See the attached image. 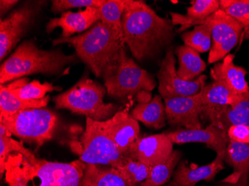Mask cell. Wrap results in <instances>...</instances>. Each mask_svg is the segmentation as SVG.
I'll list each match as a JSON object with an SVG mask.
<instances>
[{"instance_id":"6da1fadb","label":"cell","mask_w":249,"mask_h":186,"mask_svg":"<svg viewBox=\"0 0 249 186\" xmlns=\"http://www.w3.org/2000/svg\"><path fill=\"white\" fill-rule=\"evenodd\" d=\"M122 22L124 43L138 61L154 58L174 40L171 21L159 16L143 1L129 0Z\"/></svg>"},{"instance_id":"7a4b0ae2","label":"cell","mask_w":249,"mask_h":186,"mask_svg":"<svg viewBox=\"0 0 249 186\" xmlns=\"http://www.w3.org/2000/svg\"><path fill=\"white\" fill-rule=\"evenodd\" d=\"M53 46L68 43L75 54L97 78L103 79L114 75L125 52V43L121 35L102 21L89 30L69 38L53 40Z\"/></svg>"},{"instance_id":"3957f363","label":"cell","mask_w":249,"mask_h":186,"mask_svg":"<svg viewBox=\"0 0 249 186\" xmlns=\"http://www.w3.org/2000/svg\"><path fill=\"white\" fill-rule=\"evenodd\" d=\"M86 166L80 159L52 162L12 153L5 163L4 175L8 186H81Z\"/></svg>"},{"instance_id":"277c9868","label":"cell","mask_w":249,"mask_h":186,"mask_svg":"<svg viewBox=\"0 0 249 186\" xmlns=\"http://www.w3.org/2000/svg\"><path fill=\"white\" fill-rule=\"evenodd\" d=\"M76 54H66L62 50H43L33 40L19 43L0 67V83L15 81L27 75H58L66 67L79 62Z\"/></svg>"},{"instance_id":"5b68a950","label":"cell","mask_w":249,"mask_h":186,"mask_svg":"<svg viewBox=\"0 0 249 186\" xmlns=\"http://www.w3.org/2000/svg\"><path fill=\"white\" fill-rule=\"evenodd\" d=\"M106 93L103 85L83 77L71 89L54 96L53 101L57 109H65L95 121H106L120 110L117 104L104 101Z\"/></svg>"},{"instance_id":"8992f818","label":"cell","mask_w":249,"mask_h":186,"mask_svg":"<svg viewBox=\"0 0 249 186\" xmlns=\"http://www.w3.org/2000/svg\"><path fill=\"white\" fill-rule=\"evenodd\" d=\"M71 145V149L86 164L108 166L117 169L128 159L111 140L105 129L103 121L86 118L85 131Z\"/></svg>"},{"instance_id":"52a82bcc","label":"cell","mask_w":249,"mask_h":186,"mask_svg":"<svg viewBox=\"0 0 249 186\" xmlns=\"http://www.w3.org/2000/svg\"><path fill=\"white\" fill-rule=\"evenodd\" d=\"M173 26L179 25L177 32H184L191 26L209 24L212 29V46L208 56V63L213 64L223 59L238 43L243 34V26L222 10L201 20L191 19L186 15L170 13Z\"/></svg>"},{"instance_id":"ba28073f","label":"cell","mask_w":249,"mask_h":186,"mask_svg":"<svg viewBox=\"0 0 249 186\" xmlns=\"http://www.w3.org/2000/svg\"><path fill=\"white\" fill-rule=\"evenodd\" d=\"M0 124L6 127L12 135L40 148L53 139L58 131L60 121L54 112L42 107L21 110L11 116L0 117Z\"/></svg>"},{"instance_id":"9c48e42d","label":"cell","mask_w":249,"mask_h":186,"mask_svg":"<svg viewBox=\"0 0 249 186\" xmlns=\"http://www.w3.org/2000/svg\"><path fill=\"white\" fill-rule=\"evenodd\" d=\"M104 81L107 95L122 100L142 92H152L157 86L153 75L139 67L125 52L115 73Z\"/></svg>"},{"instance_id":"30bf717a","label":"cell","mask_w":249,"mask_h":186,"mask_svg":"<svg viewBox=\"0 0 249 186\" xmlns=\"http://www.w3.org/2000/svg\"><path fill=\"white\" fill-rule=\"evenodd\" d=\"M47 2L26 1L0 20V60L2 62L33 27Z\"/></svg>"},{"instance_id":"8fae6325","label":"cell","mask_w":249,"mask_h":186,"mask_svg":"<svg viewBox=\"0 0 249 186\" xmlns=\"http://www.w3.org/2000/svg\"><path fill=\"white\" fill-rule=\"evenodd\" d=\"M176 59L173 47H169L158 71V91L165 99L194 96L205 86L207 76L201 75L194 81H184L178 75Z\"/></svg>"},{"instance_id":"7c38bea8","label":"cell","mask_w":249,"mask_h":186,"mask_svg":"<svg viewBox=\"0 0 249 186\" xmlns=\"http://www.w3.org/2000/svg\"><path fill=\"white\" fill-rule=\"evenodd\" d=\"M163 101L166 121L170 125L187 130L202 129L201 117L204 105L198 101L197 94Z\"/></svg>"},{"instance_id":"4fadbf2b","label":"cell","mask_w":249,"mask_h":186,"mask_svg":"<svg viewBox=\"0 0 249 186\" xmlns=\"http://www.w3.org/2000/svg\"><path fill=\"white\" fill-rule=\"evenodd\" d=\"M173 144L202 143L213 150L216 156L225 159V152L229 143L227 131L210 124L205 128L187 130L178 128L176 131L165 133Z\"/></svg>"},{"instance_id":"5bb4252c","label":"cell","mask_w":249,"mask_h":186,"mask_svg":"<svg viewBox=\"0 0 249 186\" xmlns=\"http://www.w3.org/2000/svg\"><path fill=\"white\" fill-rule=\"evenodd\" d=\"M173 145L165 133L147 136L141 135L131 145L128 156L152 168L170 156L174 151Z\"/></svg>"},{"instance_id":"9a60e30c","label":"cell","mask_w":249,"mask_h":186,"mask_svg":"<svg viewBox=\"0 0 249 186\" xmlns=\"http://www.w3.org/2000/svg\"><path fill=\"white\" fill-rule=\"evenodd\" d=\"M129 108L117 112L113 117L103 121L105 129L111 140L124 156L128 158V151L132 144L141 136L139 123L128 113Z\"/></svg>"},{"instance_id":"2e32d148","label":"cell","mask_w":249,"mask_h":186,"mask_svg":"<svg viewBox=\"0 0 249 186\" xmlns=\"http://www.w3.org/2000/svg\"><path fill=\"white\" fill-rule=\"evenodd\" d=\"M201 117L208 119L210 124L225 131L233 125L249 127V90L240 101L233 105H204Z\"/></svg>"},{"instance_id":"e0dca14e","label":"cell","mask_w":249,"mask_h":186,"mask_svg":"<svg viewBox=\"0 0 249 186\" xmlns=\"http://www.w3.org/2000/svg\"><path fill=\"white\" fill-rule=\"evenodd\" d=\"M99 21H100L99 8L90 7L78 12L69 11L61 14L60 17L50 19L46 26V31L50 34L56 28H61L62 30L61 37L69 38L75 34H82L89 30Z\"/></svg>"},{"instance_id":"ac0fdd59","label":"cell","mask_w":249,"mask_h":186,"mask_svg":"<svg viewBox=\"0 0 249 186\" xmlns=\"http://www.w3.org/2000/svg\"><path fill=\"white\" fill-rule=\"evenodd\" d=\"M224 162L223 158L216 156L209 164L193 168L187 160L180 161L171 183L176 186H195L201 181H212L223 170Z\"/></svg>"},{"instance_id":"d6986e66","label":"cell","mask_w":249,"mask_h":186,"mask_svg":"<svg viewBox=\"0 0 249 186\" xmlns=\"http://www.w3.org/2000/svg\"><path fill=\"white\" fill-rule=\"evenodd\" d=\"M234 54H229L222 62L216 63L211 69V78L226 85L235 94H245L249 92V86L246 79L247 71L233 63Z\"/></svg>"},{"instance_id":"ffe728a7","label":"cell","mask_w":249,"mask_h":186,"mask_svg":"<svg viewBox=\"0 0 249 186\" xmlns=\"http://www.w3.org/2000/svg\"><path fill=\"white\" fill-rule=\"evenodd\" d=\"M224 161L233 168V172L221 183L235 184L239 180L249 182V144L229 141Z\"/></svg>"},{"instance_id":"44dd1931","label":"cell","mask_w":249,"mask_h":186,"mask_svg":"<svg viewBox=\"0 0 249 186\" xmlns=\"http://www.w3.org/2000/svg\"><path fill=\"white\" fill-rule=\"evenodd\" d=\"M131 116L145 127L154 130L161 129L167 121L164 101L159 95H155L149 101L138 103L133 109Z\"/></svg>"},{"instance_id":"7402d4cb","label":"cell","mask_w":249,"mask_h":186,"mask_svg":"<svg viewBox=\"0 0 249 186\" xmlns=\"http://www.w3.org/2000/svg\"><path fill=\"white\" fill-rule=\"evenodd\" d=\"M81 186H138L123 177L117 169L87 164Z\"/></svg>"},{"instance_id":"603a6c76","label":"cell","mask_w":249,"mask_h":186,"mask_svg":"<svg viewBox=\"0 0 249 186\" xmlns=\"http://www.w3.org/2000/svg\"><path fill=\"white\" fill-rule=\"evenodd\" d=\"M178 57L177 74L184 81H194L206 69L207 64L201 59L199 53L189 46H178L175 50Z\"/></svg>"},{"instance_id":"cb8c5ba5","label":"cell","mask_w":249,"mask_h":186,"mask_svg":"<svg viewBox=\"0 0 249 186\" xmlns=\"http://www.w3.org/2000/svg\"><path fill=\"white\" fill-rule=\"evenodd\" d=\"M244 94H235L226 85L213 81L203 86L198 94V101L205 106H231L243 99Z\"/></svg>"},{"instance_id":"d4e9b609","label":"cell","mask_w":249,"mask_h":186,"mask_svg":"<svg viewBox=\"0 0 249 186\" xmlns=\"http://www.w3.org/2000/svg\"><path fill=\"white\" fill-rule=\"evenodd\" d=\"M50 101L47 96L41 100H24L11 94L8 86L1 85L0 88V117L11 116L21 110L46 107Z\"/></svg>"},{"instance_id":"484cf974","label":"cell","mask_w":249,"mask_h":186,"mask_svg":"<svg viewBox=\"0 0 249 186\" xmlns=\"http://www.w3.org/2000/svg\"><path fill=\"white\" fill-rule=\"evenodd\" d=\"M8 87L11 94L24 100H41L47 97L48 92L61 89L48 82L41 84L40 81H33L29 83L27 78L13 81L12 84L8 85Z\"/></svg>"},{"instance_id":"4316f807","label":"cell","mask_w":249,"mask_h":186,"mask_svg":"<svg viewBox=\"0 0 249 186\" xmlns=\"http://www.w3.org/2000/svg\"><path fill=\"white\" fill-rule=\"evenodd\" d=\"M181 157L182 153L180 151H173L168 159L152 168L149 177L141 183L140 186H163L167 184L173 176Z\"/></svg>"},{"instance_id":"83f0119b","label":"cell","mask_w":249,"mask_h":186,"mask_svg":"<svg viewBox=\"0 0 249 186\" xmlns=\"http://www.w3.org/2000/svg\"><path fill=\"white\" fill-rule=\"evenodd\" d=\"M12 134L3 124H0V172L1 177L5 174V163L8 156L12 153H19L24 155L29 159L36 157V155L29 149L25 148L22 142L14 139Z\"/></svg>"},{"instance_id":"f1b7e54d","label":"cell","mask_w":249,"mask_h":186,"mask_svg":"<svg viewBox=\"0 0 249 186\" xmlns=\"http://www.w3.org/2000/svg\"><path fill=\"white\" fill-rule=\"evenodd\" d=\"M128 2L129 0H105L99 8L100 21L121 35H123L122 19Z\"/></svg>"},{"instance_id":"f546056e","label":"cell","mask_w":249,"mask_h":186,"mask_svg":"<svg viewBox=\"0 0 249 186\" xmlns=\"http://www.w3.org/2000/svg\"><path fill=\"white\" fill-rule=\"evenodd\" d=\"M181 40L185 46L194 49L198 53L210 51L212 46V29L209 24L196 26L190 32L181 34Z\"/></svg>"},{"instance_id":"4dcf8cb0","label":"cell","mask_w":249,"mask_h":186,"mask_svg":"<svg viewBox=\"0 0 249 186\" xmlns=\"http://www.w3.org/2000/svg\"><path fill=\"white\" fill-rule=\"evenodd\" d=\"M117 169L125 180L138 186L148 178L152 167L141 161L128 158L123 166Z\"/></svg>"},{"instance_id":"1f68e13d","label":"cell","mask_w":249,"mask_h":186,"mask_svg":"<svg viewBox=\"0 0 249 186\" xmlns=\"http://www.w3.org/2000/svg\"><path fill=\"white\" fill-rule=\"evenodd\" d=\"M219 6L244 29L249 26V0H219Z\"/></svg>"},{"instance_id":"d6a6232c","label":"cell","mask_w":249,"mask_h":186,"mask_svg":"<svg viewBox=\"0 0 249 186\" xmlns=\"http://www.w3.org/2000/svg\"><path fill=\"white\" fill-rule=\"evenodd\" d=\"M220 9L218 0H196L187 8L186 16L196 20H201L213 15Z\"/></svg>"},{"instance_id":"836d02e7","label":"cell","mask_w":249,"mask_h":186,"mask_svg":"<svg viewBox=\"0 0 249 186\" xmlns=\"http://www.w3.org/2000/svg\"><path fill=\"white\" fill-rule=\"evenodd\" d=\"M105 0H53L51 10L53 13H64L72 8H99Z\"/></svg>"},{"instance_id":"e575fe53","label":"cell","mask_w":249,"mask_h":186,"mask_svg":"<svg viewBox=\"0 0 249 186\" xmlns=\"http://www.w3.org/2000/svg\"><path fill=\"white\" fill-rule=\"evenodd\" d=\"M229 140L240 143L249 144V127L246 125H233L227 131Z\"/></svg>"},{"instance_id":"d590c367","label":"cell","mask_w":249,"mask_h":186,"mask_svg":"<svg viewBox=\"0 0 249 186\" xmlns=\"http://www.w3.org/2000/svg\"><path fill=\"white\" fill-rule=\"evenodd\" d=\"M19 2L18 0H1L0 1V15L1 19L5 16L8 11H11L17 4Z\"/></svg>"},{"instance_id":"8d00e7d4","label":"cell","mask_w":249,"mask_h":186,"mask_svg":"<svg viewBox=\"0 0 249 186\" xmlns=\"http://www.w3.org/2000/svg\"><path fill=\"white\" fill-rule=\"evenodd\" d=\"M219 186H249V182L242 181L239 180L237 183L235 184H231V183H222V184Z\"/></svg>"},{"instance_id":"74e56055","label":"cell","mask_w":249,"mask_h":186,"mask_svg":"<svg viewBox=\"0 0 249 186\" xmlns=\"http://www.w3.org/2000/svg\"><path fill=\"white\" fill-rule=\"evenodd\" d=\"M243 36H244L245 39H247V40H249V26L248 27L245 28L243 29Z\"/></svg>"},{"instance_id":"f35d334b","label":"cell","mask_w":249,"mask_h":186,"mask_svg":"<svg viewBox=\"0 0 249 186\" xmlns=\"http://www.w3.org/2000/svg\"><path fill=\"white\" fill-rule=\"evenodd\" d=\"M176 186L175 185H173V183H171V182H169V183H168L167 184L164 185V186Z\"/></svg>"}]
</instances>
